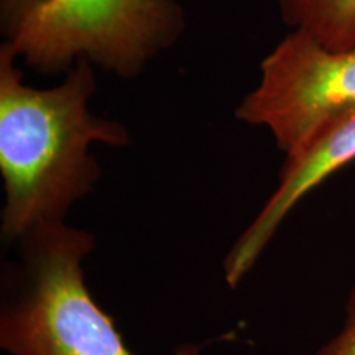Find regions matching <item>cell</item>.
<instances>
[{
	"instance_id": "cell-6",
	"label": "cell",
	"mask_w": 355,
	"mask_h": 355,
	"mask_svg": "<svg viewBox=\"0 0 355 355\" xmlns=\"http://www.w3.org/2000/svg\"><path fill=\"white\" fill-rule=\"evenodd\" d=\"M279 12L293 32L331 50H355V0H279Z\"/></svg>"
},
{
	"instance_id": "cell-5",
	"label": "cell",
	"mask_w": 355,
	"mask_h": 355,
	"mask_svg": "<svg viewBox=\"0 0 355 355\" xmlns=\"http://www.w3.org/2000/svg\"><path fill=\"white\" fill-rule=\"evenodd\" d=\"M354 159L355 109L324 123L298 152L285 158L277 189L225 257V279L230 286H237L250 272L293 207Z\"/></svg>"
},
{
	"instance_id": "cell-1",
	"label": "cell",
	"mask_w": 355,
	"mask_h": 355,
	"mask_svg": "<svg viewBox=\"0 0 355 355\" xmlns=\"http://www.w3.org/2000/svg\"><path fill=\"white\" fill-rule=\"evenodd\" d=\"M10 46L0 48V173L6 204L2 237L19 242L42 224L64 222L101 178L94 144L122 148L130 133L89 109L94 68L78 61L61 84L37 89L24 81Z\"/></svg>"
},
{
	"instance_id": "cell-4",
	"label": "cell",
	"mask_w": 355,
	"mask_h": 355,
	"mask_svg": "<svg viewBox=\"0 0 355 355\" xmlns=\"http://www.w3.org/2000/svg\"><path fill=\"white\" fill-rule=\"evenodd\" d=\"M355 109V50H331L291 32L260 63L259 84L243 97L239 121L263 127L285 157L337 115Z\"/></svg>"
},
{
	"instance_id": "cell-3",
	"label": "cell",
	"mask_w": 355,
	"mask_h": 355,
	"mask_svg": "<svg viewBox=\"0 0 355 355\" xmlns=\"http://www.w3.org/2000/svg\"><path fill=\"white\" fill-rule=\"evenodd\" d=\"M3 44L55 74L78 61L137 78L184 30L178 0H0Z\"/></svg>"
},
{
	"instance_id": "cell-2",
	"label": "cell",
	"mask_w": 355,
	"mask_h": 355,
	"mask_svg": "<svg viewBox=\"0 0 355 355\" xmlns=\"http://www.w3.org/2000/svg\"><path fill=\"white\" fill-rule=\"evenodd\" d=\"M2 273L0 345L12 355H135L84 282L94 235L64 222L42 224L19 241ZM183 344L173 355H201Z\"/></svg>"
},
{
	"instance_id": "cell-7",
	"label": "cell",
	"mask_w": 355,
	"mask_h": 355,
	"mask_svg": "<svg viewBox=\"0 0 355 355\" xmlns=\"http://www.w3.org/2000/svg\"><path fill=\"white\" fill-rule=\"evenodd\" d=\"M318 355H355V286L345 306V324L343 331L329 344L324 345Z\"/></svg>"
}]
</instances>
